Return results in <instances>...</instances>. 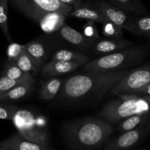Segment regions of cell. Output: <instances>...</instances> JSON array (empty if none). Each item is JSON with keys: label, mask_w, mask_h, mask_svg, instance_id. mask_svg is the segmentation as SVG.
<instances>
[{"label": "cell", "mask_w": 150, "mask_h": 150, "mask_svg": "<svg viewBox=\"0 0 150 150\" xmlns=\"http://www.w3.org/2000/svg\"><path fill=\"white\" fill-rule=\"evenodd\" d=\"M150 120V111L136 114L127 117L117 124V130L120 133L129 131L147 122Z\"/></svg>", "instance_id": "obj_18"}, {"label": "cell", "mask_w": 150, "mask_h": 150, "mask_svg": "<svg viewBox=\"0 0 150 150\" xmlns=\"http://www.w3.org/2000/svg\"><path fill=\"white\" fill-rule=\"evenodd\" d=\"M0 147L8 150H54L50 146L32 142L22 137L20 134H14L0 143Z\"/></svg>", "instance_id": "obj_12"}, {"label": "cell", "mask_w": 150, "mask_h": 150, "mask_svg": "<svg viewBox=\"0 0 150 150\" xmlns=\"http://www.w3.org/2000/svg\"><path fill=\"white\" fill-rule=\"evenodd\" d=\"M126 95H149L150 96V83L146 86L139 89H133L126 92Z\"/></svg>", "instance_id": "obj_31"}, {"label": "cell", "mask_w": 150, "mask_h": 150, "mask_svg": "<svg viewBox=\"0 0 150 150\" xmlns=\"http://www.w3.org/2000/svg\"><path fill=\"white\" fill-rule=\"evenodd\" d=\"M8 1L9 0H0V28L9 42H12L8 26Z\"/></svg>", "instance_id": "obj_24"}, {"label": "cell", "mask_w": 150, "mask_h": 150, "mask_svg": "<svg viewBox=\"0 0 150 150\" xmlns=\"http://www.w3.org/2000/svg\"><path fill=\"white\" fill-rule=\"evenodd\" d=\"M83 36L86 37L91 40L96 41L100 39V37L99 35V32L97 28L95 22L92 21H88L83 26Z\"/></svg>", "instance_id": "obj_30"}, {"label": "cell", "mask_w": 150, "mask_h": 150, "mask_svg": "<svg viewBox=\"0 0 150 150\" xmlns=\"http://www.w3.org/2000/svg\"><path fill=\"white\" fill-rule=\"evenodd\" d=\"M104 104L98 117L108 124L117 125L124 119L136 114L150 111L149 95H121Z\"/></svg>", "instance_id": "obj_4"}, {"label": "cell", "mask_w": 150, "mask_h": 150, "mask_svg": "<svg viewBox=\"0 0 150 150\" xmlns=\"http://www.w3.org/2000/svg\"><path fill=\"white\" fill-rule=\"evenodd\" d=\"M133 35L144 37L148 39L150 44V17L140 16L133 18Z\"/></svg>", "instance_id": "obj_22"}, {"label": "cell", "mask_w": 150, "mask_h": 150, "mask_svg": "<svg viewBox=\"0 0 150 150\" xmlns=\"http://www.w3.org/2000/svg\"><path fill=\"white\" fill-rule=\"evenodd\" d=\"M23 45L24 51L32 57L38 70H40L47 58V49L45 45L37 40L30 41Z\"/></svg>", "instance_id": "obj_17"}, {"label": "cell", "mask_w": 150, "mask_h": 150, "mask_svg": "<svg viewBox=\"0 0 150 150\" xmlns=\"http://www.w3.org/2000/svg\"><path fill=\"white\" fill-rule=\"evenodd\" d=\"M102 31L104 36L112 39H122L123 36L122 29L111 21H107L102 23Z\"/></svg>", "instance_id": "obj_26"}, {"label": "cell", "mask_w": 150, "mask_h": 150, "mask_svg": "<svg viewBox=\"0 0 150 150\" xmlns=\"http://www.w3.org/2000/svg\"><path fill=\"white\" fill-rule=\"evenodd\" d=\"M16 64L25 73L32 74V73H35L39 71L34 60L25 51L19 56L16 61Z\"/></svg>", "instance_id": "obj_25"}, {"label": "cell", "mask_w": 150, "mask_h": 150, "mask_svg": "<svg viewBox=\"0 0 150 150\" xmlns=\"http://www.w3.org/2000/svg\"><path fill=\"white\" fill-rule=\"evenodd\" d=\"M70 16L77 18L92 21L95 23H103L107 21L105 18L95 6L88 5V4H81L79 7H73Z\"/></svg>", "instance_id": "obj_16"}, {"label": "cell", "mask_w": 150, "mask_h": 150, "mask_svg": "<svg viewBox=\"0 0 150 150\" xmlns=\"http://www.w3.org/2000/svg\"><path fill=\"white\" fill-rule=\"evenodd\" d=\"M59 1L65 4L73 6V7H77L82 4L81 0H59Z\"/></svg>", "instance_id": "obj_32"}, {"label": "cell", "mask_w": 150, "mask_h": 150, "mask_svg": "<svg viewBox=\"0 0 150 150\" xmlns=\"http://www.w3.org/2000/svg\"><path fill=\"white\" fill-rule=\"evenodd\" d=\"M52 61L75 62L81 63L83 65L90 61V57L80 52L71 51V50L61 49L56 51L51 57Z\"/></svg>", "instance_id": "obj_21"}, {"label": "cell", "mask_w": 150, "mask_h": 150, "mask_svg": "<svg viewBox=\"0 0 150 150\" xmlns=\"http://www.w3.org/2000/svg\"><path fill=\"white\" fill-rule=\"evenodd\" d=\"M35 78L32 77L26 81L17 85L13 89L9 90L6 93L3 94L0 96V101L2 102H8V101L18 100L27 96L35 88Z\"/></svg>", "instance_id": "obj_15"}, {"label": "cell", "mask_w": 150, "mask_h": 150, "mask_svg": "<svg viewBox=\"0 0 150 150\" xmlns=\"http://www.w3.org/2000/svg\"><path fill=\"white\" fill-rule=\"evenodd\" d=\"M83 66L81 63L75 62L64 61H52L45 63L41 69L42 74L45 76L57 77L62 75L68 74L72 73Z\"/></svg>", "instance_id": "obj_13"}, {"label": "cell", "mask_w": 150, "mask_h": 150, "mask_svg": "<svg viewBox=\"0 0 150 150\" xmlns=\"http://www.w3.org/2000/svg\"><path fill=\"white\" fill-rule=\"evenodd\" d=\"M24 51V45L17 42H10L7 48V61L16 62L19 56Z\"/></svg>", "instance_id": "obj_28"}, {"label": "cell", "mask_w": 150, "mask_h": 150, "mask_svg": "<svg viewBox=\"0 0 150 150\" xmlns=\"http://www.w3.org/2000/svg\"><path fill=\"white\" fill-rule=\"evenodd\" d=\"M127 70L126 69L105 73L86 72L71 76L63 81L57 98L61 102L67 103L99 100L111 92Z\"/></svg>", "instance_id": "obj_1"}, {"label": "cell", "mask_w": 150, "mask_h": 150, "mask_svg": "<svg viewBox=\"0 0 150 150\" xmlns=\"http://www.w3.org/2000/svg\"><path fill=\"white\" fill-rule=\"evenodd\" d=\"M12 5L20 13L35 22L47 12H59L67 17L70 16L73 6L62 3L59 0H9Z\"/></svg>", "instance_id": "obj_6"}, {"label": "cell", "mask_w": 150, "mask_h": 150, "mask_svg": "<svg viewBox=\"0 0 150 150\" xmlns=\"http://www.w3.org/2000/svg\"><path fill=\"white\" fill-rule=\"evenodd\" d=\"M132 45L133 42L123 38L112 39V38H100L93 42L91 50L97 54L105 55L131 46Z\"/></svg>", "instance_id": "obj_11"}, {"label": "cell", "mask_w": 150, "mask_h": 150, "mask_svg": "<svg viewBox=\"0 0 150 150\" xmlns=\"http://www.w3.org/2000/svg\"><path fill=\"white\" fill-rule=\"evenodd\" d=\"M114 131L111 125L98 117H85L66 123L63 136L73 150H100Z\"/></svg>", "instance_id": "obj_2"}, {"label": "cell", "mask_w": 150, "mask_h": 150, "mask_svg": "<svg viewBox=\"0 0 150 150\" xmlns=\"http://www.w3.org/2000/svg\"><path fill=\"white\" fill-rule=\"evenodd\" d=\"M0 150H8V149H4V148L0 147Z\"/></svg>", "instance_id": "obj_34"}, {"label": "cell", "mask_w": 150, "mask_h": 150, "mask_svg": "<svg viewBox=\"0 0 150 150\" xmlns=\"http://www.w3.org/2000/svg\"><path fill=\"white\" fill-rule=\"evenodd\" d=\"M150 134V120L147 122L129 131L108 139L103 150H127L133 147Z\"/></svg>", "instance_id": "obj_8"}, {"label": "cell", "mask_w": 150, "mask_h": 150, "mask_svg": "<svg viewBox=\"0 0 150 150\" xmlns=\"http://www.w3.org/2000/svg\"><path fill=\"white\" fill-rule=\"evenodd\" d=\"M60 38L73 46L83 50H91L95 41L88 39L73 27L64 24L57 32Z\"/></svg>", "instance_id": "obj_10"}, {"label": "cell", "mask_w": 150, "mask_h": 150, "mask_svg": "<svg viewBox=\"0 0 150 150\" xmlns=\"http://www.w3.org/2000/svg\"><path fill=\"white\" fill-rule=\"evenodd\" d=\"M18 107L16 105L0 101V120L12 121L13 115L18 110Z\"/></svg>", "instance_id": "obj_29"}, {"label": "cell", "mask_w": 150, "mask_h": 150, "mask_svg": "<svg viewBox=\"0 0 150 150\" xmlns=\"http://www.w3.org/2000/svg\"><path fill=\"white\" fill-rule=\"evenodd\" d=\"M67 16L59 12H47L40 17L38 23L42 32L48 35L54 34L64 24Z\"/></svg>", "instance_id": "obj_14"}, {"label": "cell", "mask_w": 150, "mask_h": 150, "mask_svg": "<svg viewBox=\"0 0 150 150\" xmlns=\"http://www.w3.org/2000/svg\"><path fill=\"white\" fill-rule=\"evenodd\" d=\"M1 68H0V75H1Z\"/></svg>", "instance_id": "obj_35"}, {"label": "cell", "mask_w": 150, "mask_h": 150, "mask_svg": "<svg viewBox=\"0 0 150 150\" xmlns=\"http://www.w3.org/2000/svg\"><path fill=\"white\" fill-rule=\"evenodd\" d=\"M150 83V62L133 70H128L120 82L109 92V95L125 94Z\"/></svg>", "instance_id": "obj_7"}, {"label": "cell", "mask_w": 150, "mask_h": 150, "mask_svg": "<svg viewBox=\"0 0 150 150\" xmlns=\"http://www.w3.org/2000/svg\"><path fill=\"white\" fill-rule=\"evenodd\" d=\"M93 6L102 13L107 21L112 22L122 29H126L133 34L134 16L130 13L112 5L105 0H96Z\"/></svg>", "instance_id": "obj_9"}, {"label": "cell", "mask_w": 150, "mask_h": 150, "mask_svg": "<svg viewBox=\"0 0 150 150\" xmlns=\"http://www.w3.org/2000/svg\"><path fill=\"white\" fill-rule=\"evenodd\" d=\"M32 77H33V76L26 78V79H21V80H14V79H11L2 75H0V96Z\"/></svg>", "instance_id": "obj_27"}, {"label": "cell", "mask_w": 150, "mask_h": 150, "mask_svg": "<svg viewBox=\"0 0 150 150\" xmlns=\"http://www.w3.org/2000/svg\"><path fill=\"white\" fill-rule=\"evenodd\" d=\"M137 150H147L146 149V148H142V149H137Z\"/></svg>", "instance_id": "obj_33"}, {"label": "cell", "mask_w": 150, "mask_h": 150, "mask_svg": "<svg viewBox=\"0 0 150 150\" xmlns=\"http://www.w3.org/2000/svg\"><path fill=\"white\" fill-rule=\"evenodd\" d=\"M63 81L57 77H52L44 82L39 91V98L44 100H51L59 92Z\"/></svg>", "instance_id": "obj_19"}, {"label": "cell", "mask_w": 150, "mask_h": 150, "mask_svg": "<svg viewBox=\"0 0 150 150\" xmlns=\"http://www.w3.org/2000/svg\"><path fill=\"white\" fill-rule=\"evenodd\" d=\"M1 75L14 80H21L33 76V74L23 72L16 64V62H10L8 61H7L4 64V69L1 71Z\"/></svg>", "instance_id": "obj_23"}, {"label": "cell", "mask_w": 150, "mask_h": 150, "mask_svg": "<svg viewBox=\"0 0 150 150\" xmlns=\"http://www.w3.org/2000/svg\"><path fill=\"white\" fill-rule=\"evenodd\" d=\"M146 54L147 49L144 46L131 45L88 62L83 64V70L105 73L126 70L144 61Z\"/></svg>", "instance_id": "obj_3"}, {"label": "cell", "mask_w": 150, "mask_h": 150, "mask_svg": "<svg viewBox=\"0 0 150 150\" xmlns=\"http://www.w3.org/2000/svg\"><path fill=\"white\" fill-rule=\"evenodd\" d=\"M112 5L128 13L147 15L148 11L140 0H105Z\"/></svg>", "instance_id": "obj_20"}, {"label": "cell", "mask_w": 150, "mask_h": 150, "mask_svg": "<svg viewBox=\"0 0 150 150\" xmlns=\"http://www.w3.org/2000/svg\"><path fill=\"white\" fill-rule=\"evenodd\" d=\"M18 134L25 139L41 145L48 146L45 122L32 111L18 108L12 119Z\"/></svg>", "instance_id": "obj_5"}]
</instances>
